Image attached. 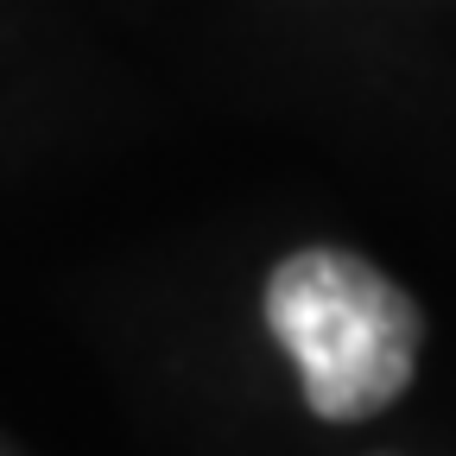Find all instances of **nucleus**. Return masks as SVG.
Here are the masks:
<instances>
[{"label":"nucleus","instance_id":"nucleus-1","mask_svg":"<svg viewBox=\"0 0 456 456\" xmlns=\"http://www.w3.org/2000/svg\"><path fill=\"white\" fill-rule=\"evenodd\" d=\"M266 323L298 362L317 419H368L393 406L419 362V305L342 248H305L266 285Z\"/></svg>","mask_w":456,"mask_h":456}]
</instances>
